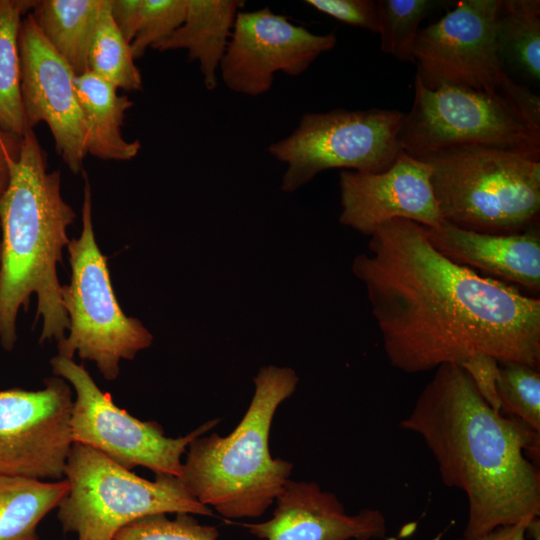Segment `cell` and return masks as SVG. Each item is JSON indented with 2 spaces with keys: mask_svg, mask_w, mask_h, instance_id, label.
Here are the masks:
<instances>
[{
  "mask_svg": "<svg viewBox=\"0 0 540 540\" xmlns=\"http://www.w3.org/2000/svg\"><path fill=\"white\" fill-rule=\"evenodd\" d=\"M390 365L408 374L475 355L540 364V299L439 252L425 227L381 224L352 262Z\"/></svg>",
  "mask_w": 540,
  "mask_h": 540,
  "instance_id": "1",
  "label": "cell"
},
{
  "mask_svg": "<svg viewBox=\"0 0 540 540\" xmlns=\"http://www.w3.org/2000/svg\"><path fill=\"white\" fill-rule=\"evenodd\" d=\"M432 453L443 483L465 493L463 537L540 515V432L493 409L458 364L435 369L399 423Z\"/></svg>",
  "mask_w": 540,
  "mask_h": 540,
  "instance_id": "2",
  "label": "cell"
},
{
  "mask_svg": "<svg viewBox=\"0 0 540 540\" xmlns=\"http://www.w3.org/2000/svg\"><path fill=\"white\" fill-rule=\"evenodd\" d=\"M9 182L0 196V344L12 351L21 308L37 297L39 342L65 338L69 321L62 306L57 264L69 244L75 213L61 194V174L48 171L47 156L33 129L21 137L20 153L9 164Z\"/></svg>",
  "mask_w": 540,
  "mask_h": 540,
  "instance_id": "3",
  "label": "cell"
},
{
  "mask_svg": "<svg viewBox=\"0 0 540 540\" xmlns=\"http://www.w3.org/2000/svg\"><path fill=\"white\" fill-rule=\"evenodd\" d=\"M299 378L289 367H262L243 418L227 436H199L188 445L180 480L205 506L227 519L260 517L275 502L293 464L273 458L269 435L274 415L296 390Z\"/></svg>",
  "mask_w": 540,
  "mask_h": 540,
  "instance_id": "4",
  "label": "cell"
},
{
  "mask_svg": "<svg viewBox=\"0 0 540 540\" xmlns=\"http://www.w3.org/2000/svg\"><path fill=\"white\" fill-rule=\"evenodd\" d=\"M419 159L444 221L462 229L511 234L539 225L540 157L484 145H458Z\"/></svg>",
  "mask_w": 540,
  "mask_h": 540,
  "instance_id": "5",
  "label": "cell"
},
{
  "mask_svg": "<svg viewBox=\"0 0 540 540\" xmlns=\"http://www.w3.org/2000/svg\"><path fill=\"white\" fill-rule=\"evenodd\" d=\"M398 139L401 150L416 158L458 145L540 157V98L519 83L499 92L454 86L430 90L415 77L412 107Z\"/></svg>",
  "mask_w": 540,
  "mask_h": 540,
  "instance_id": "6",
  "label": "cell"
},
{
  "mask_svg": "<svg viewBox=\"0 0 540 540\" xmlns=\"http://www.w3.org/2000/svg\"><path fill=\"white\" fill-rule=\"evenodd\" d=\"M65 479L69 488L57 516L63 530L76 533L78 540H113L124 526L154 514L213 516L179 477L155 474L149 481L81 443L71 447Z\"/></svg>",
  "mask_w": 540,
  "mask_h": 540,
  "instance_id": "7",
  "label": "cell"
},
{
  "mask_svg": "<svg viewBox=\"0 0 540 540\" xmlns=\"http://www.w3.org/2000/svg\"><path fill=\"white\" fill-rule=\"evenodd\" d=\"M85 176L82 231L67 245L71 277L62 286V306L68 317V336L58 343V355L93 361L102 376L115 380L121 360H133L148 348L152 334L128 317L114 293L107 258L99 249L92 222L91 187Z\"/></svg>",
  "mask_w": 540,
  "mask_h": 540,
  "instance_id": "8",
  "label": "cell"
},
{
  "mask_svg": "<svg viewBox=\"0 0 540 540\" xmlns=\"http://www.w3.org/2000/svg\"><path fill=\"white\" fill-rule=\"evenodd\" d=\"M404 115L381 108L303 114L290 135L268 147L272 157L287 165L281 189L294 192L333 168L384 172L401 151L398 137Z\"/></svg>",
  "mask_w": 540,
  "mask_h": 540,
  "instance_id": "9",
  "label": "cell"
},
{
  "mask_svg": "<svg viewBox=\"0 0 540 540\" xmlns=\"http://www.w3.org/2000/svg\"><path fill=\"white\" fill-rule=\"evenodd\" d=\"M50 364L54 375L66 380L76 394L71 416L73 441L94 448L128 470L143 466L155 474L180 477L181 457L189 443L220 421H207L185 436L166 437L158 422L141 421L119 408L73 359L56 355Z\"/></svg>",
  "mask_w": 540,
  "mask_h": 540,
  "instance_id": "10",
  "label": "cell"
},
{
  "mask_svg": "<svg viewBox=\"0 0 540 540\" xmlns=\"http://www.w3.org/2000/svg\"><path fill=\"white\" fill-rule=\"evenodd\" d=\"M501 6L502 0H460L438 21L419 30L413 51L415 77L424 87L499 92L517 83L505 71L499 53Z\"/></svg>",
  "mask_w": 540,
  "mask_h": 540,
  "instance_id": "11",
  "label": "cell"
},
{
  "mask_svg": "<svg viewBox=\"0 0 540 540\" xmlns=\"http://www.w3.org/2000/svg\"><path fill=\"white\" fill-rule=\"evenodd\" d=\"M73 402L71 385L58 376L40 390H0V475L64 479Z\"/></svg>",
  "mask_w": 540,
  "mask_h": 540,
  "instance_id": "12",
  "label": "cell"
},
{
  "mask_svg": "<svg viewBox=\"0 0 540 540\" xmlns=\"http://www.w3.org/2000/svg\"><path fill=\"white\" fill-rule=\"evenodd\" d=\"M336 43L334 32L312 33L269 7L239 11L219 69L230 90L259 96L272 88L276 72L298 76Z\"/></svg>",
  "mask_w": 540,
  "mask_h": 540,
  "instance_id": "13",
  "label": "cell"
},
{
  "mask_svg": "<svg viewBox=\"0 0 540 540\" xmlns=\"http://www.w3.org/2000/svg\"><path fill=\"white\" fill-rule=\"evenodd\" d=\"M21 98L28 129L44 122L57 153L75 174L87 155V131L72 68L46 41L30 13L19 37Z\"/></svg>",
  "mask_w": 540,
  "mask_h": 540,
  "instance_id": "14",
  "label": "cell"
},
{
  "mask_svg": "<svg viewBox=\"0 0 540 540\" xmlns=\"http://www.w3.org/2000/svg\"><path fill=\"white\" fill-rule=\"evenodd\" d=\"M339 221L369 237L383 223L407 219L436 229L444 221L431 184V168L401 150L381 173L342 170Z\"/></svg>",
  "mask_w": 540,
  "mask_h": 540,
  "instance_id": "15",
  "label": "cell"
},
{
  "mask_svg": "<svg viewBox=\"0 0 540 540\" xmlns=\"http://www.w3.org/2000/svg\"><path fill=\"white\" fill-rule=\"evenodd\" d=\"M271 519L241 523L263 540H372L386 538L384 514L363 509L349 515L337 496L315 482L288 479Z\"/></svg>",
  "mask_w": 540,
  "mask_h": 540,
  "instance_id": "16",
  "label": "cell"
},
{
  "mask_svg": "<svg viewBox=\"0 0 540 540\" xmlns=\"http://www.w3.org/2000/svg\"><path fill=\"white\" fill-rule=\"evenodd\" d=\"M425 230L431 244L452 261L539 291V225L517 233L490 234L443 221L438 228Z\"/></svg>",
  "mask_w": 540,
  "mask_h": 540,
  "instance_id": "17",
  "label": "cell"
},
{
  "mask_svg": "<svg viewBox=\"0 0 540 540\" xmlns=\"http://www.w3.org/2000/svg\"><path fill=\"white\" fill-rule=\"evenodd\" d=\"M241 0H187L183 24L152 49L164 52L185 49L199 63L205 87H217V70L224 57Z\"/></svg>",
  "mask_w": 540,
  "mask_h": 540,
  "instance_id": "18",
  "label": "cell"
},
{
  "mask_svg": "<svg viewBox=\"0 0 540 540\" xmlns=\"http://www.w3.org/2000/svg\"><path fill=\"white\" fill-rule=\"evenodd\" d=\"M74 83L86 125L87 154L104 160L134 158L141 143L127 141L121 134L126 111L133 102L90 70L76 76Z\"/></svg>",
  "mask_w": 540,
  "mask_h": 540,
  "instance_id": "19",
  "label": "cell"
},
{
  "mask_svg": "<svg viewBox=\"0 0 540 540\" xmlns=\"http://www.w3.org/2000/svg\"><path fill=\"white\" fill-rule=\"evenodd\" d=\"M104 0H41L29 12L50 46L76 76L89 70L88 58Z\"/></svg>",
  "mask_w": 540,
  "mask_h": 540,
  "instance_id": "20",
  "label": "cell"
},
{
  "mask_svg": "<svg viewBox=\"0 0 540 540\" xmlns=\"http://www.w3.org/2000/svg\"><path fill=\"white\" fill-rule=\"evenodd\" d=\"M68 482L0 475V540H39L37 526L57 508Z\"/></svg>",
  "mask_w": 540,
  "mask_h": 540,
  "instance_id": "21",
  "label": "cell"
},
{
  "mask_svg": "<svg viewBox=\"0 0 540 540\" xmlns=\"http://www.w3.org/2000/svg\"><path fill=\"white\" fill-rule=\"evenodd\" d=\"M35 2L0 0V128L19 137L28 127L21 98L18 37L21 16Z\"/></svg>",
  "mask_w": 540,
  "mask_h": 540,
  "instance_id": "22",
  "label": "cell"
},
{
  "mask_svg": "<svg viewBox=\"0 0 540 540\" xmlns=\"http://www.w3.org/2000/svg\"><path fill=\"white\" fill-rule=\"evenodd\" d=\"M501 60L524 76L540 81V1L502 0L497 21Z\"/></svg>",
  "mask_w": 540,
  "mask_h": 540,
  "instance_id": "23",
  "label": "cell"
},
{
  "mask_svg": "<svg viewBox=\"0 0 540 540\" xmlns=\"http://www.w3.org/2000/svg\"><path fill=\"white\" fill-rule=\"evenodd\" d=\"M89 70L125 91L142 90V77L135 65L130 43L114 24L110 0H104L88 58Z\"/></svg>",
  "mask_w": 540,
  "mask_h": 540,
  "instance_id": "24",
  "label": "cell"
},
{
  "mask_svg": "<svg viewBox=\"0 0 540 540\" xmlns=\"http://www.w3.org/2000/svg\"><path fill=\"white\" fill-rule=\"evenodd\" d=\"M380 48L399 61L414 64V44L421 22L439 5L435 0H377Z\"/></svg>",
  "mask_w": 540,
  "mask_h": 540,
  "instance_id": "25",
  "label": "cell"
},
{
  "mask_svg": "<svg viewBox=\"0 0 540 540\" xmlns=\"http://www.w3.org/2000/svg\"><path fill=\"white\" fill-rule=\"evenodd\" d=\"M497 393L500 411L540 432L539 367L516 361H499Z\"/></svg>",
  "mask_w": 540,
  "mask_h": 540,
  "instance_id": "26",
  "label": "cell"
},
{
  "mask_svg": "<svg viewBox=\"0 0 540 540\" xmlns=\"http://www.w3.org/2000/svg\"><path fill=\"white\" fill-rule=\"evenodd\" d=\"M216 527L200 524L189 513L154 514L137 519L121 528L113 540H217Z\"/></svg>",
  "mask_w": 540,
  "mask_h": 540,
  "instance_id": "27",
  "label": "cell"
},
{
  "mask_svg": "<svg viewBox=\"0 0 540 540\" xmlns=\"http://www.w3.org/2000/svg\"><path fill=\"white\" fill-rule=\"evenodd\" d=\"M186 13L187 0H142L137 32L130 43L134 59L177 30Z\"/></svg>",
  "mask_w": 540,
  "mask_h": 540,
  "instance_id": "28",
  "label": "cell"
},
{
  "mask_svg": "<svg viewBox=\"0 0 540 540\" xmlns=\"http://www.w3.org/2000/svg\"><path fill=\"white\" fill-rule=\"evenodd\" d=\"M304 2L342 23L378 33L377 0H306Z\"/></svg>",
  "mask_w": 540,
  "mask_h": 540,
  "instance_id": "29",
  "label": "cell"
},
{
  "mask_svg": "<svg viewBox=\"0 0 540 540\" xmlns=\"http://www.w3.org/2000/svg\"><path fill=\"white\" fill-rule=\"evenodd\" d=\"M468 374L482 398L500 411L497 393L499 361L489 355H475L459 364Z\"/></svg>",
  "mask_w": 540,
  "mask_h": 540,
  "instance_id": "30",
  "label": "cell"
},
{
  "mask_svg": "<svg viewBox=\"0 0 540 540\" xmlns=\"http://www.w3.org/2000/svg\"><path fill=\"white\" fill-rule=\"evenodd\" d=\"M142 0H110V14L118 30L128 43L136 35Z\"/></svg>",
  "mask_w": 540,
  "mask_h": 540,
  "instance_id": "31",
  "label": "cell"
},
{
  "mask_svg": "<svg viewBox=\"0 0 540 540\" xmlns=\"http://www.w3.org/2000/svg\"><path fill=\"white\" fill-rule=\"evenodd\" d=\"M21 137L0 128V196L9 182V164L18 158Z\"/></svg>",
  "mask_w": 540,
  "mask_h": 540,
  "instance_id": "32",
  "label": "cell"
},
{
  "mask_svg": "<svg viewBox=\"0 0 540 540\" xmlns=\"http://www.w3.org/2000/svg\"><path fill=\"white\" fill-rule=\"evenodd\" d=\"M531 520L514 525L500 526L476 538L462 537L455 540H527L526 527Z\"/></svg>",
  "mask_w": 540,
  "mask_h": 540,
  "instance_id": "33",
  "label": "cell"
},
{
  "mask_svg": "<svg viewBox=\"0 0 540 540\" xmlns=\"http://www.w3.org/2000/svg\"><path fill=\"white\" fill-rule=\"evenodd\" d=\"M444 532L439 533L436 537H434L432 540H441L443 537Z\"/></svg>",
  "mask_w": 540,
  "mask_h": 540,
  "instance_id": "34",
  "label": "cell"
},
{
  "mask_svg": "<svg viewBox=\"0 0 540 540\" xmlns=\"http://www.w3.org/2000/svg\"><path fill=\"white\" fill-rule=\"evenodd\" d=\"M1 256H2V246H1V231H0V269H1Z\"/></svg>",
  "mask_w": 540,
  "mask_h": 540,
  "instance_id": "35",
  "label": "cell"
}]
</instances>
